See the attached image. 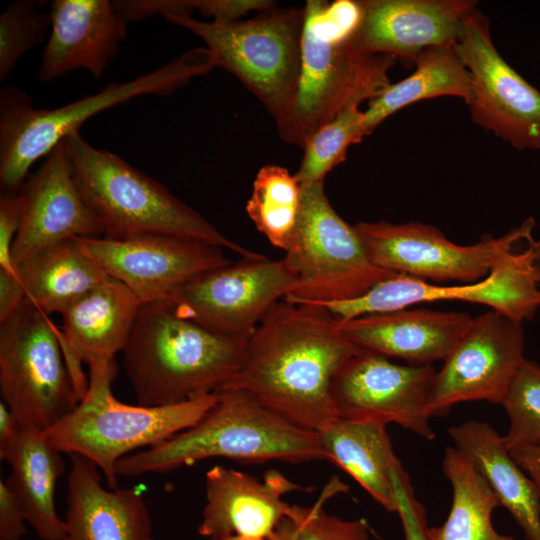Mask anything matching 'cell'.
I'll return each instance as SVG.
<instances>
[{"instance_id":"83f0119b","label":"cell","mask_w":540,"mask_h":540,"mask_svg":"<svg viewBox=\"0 0 540 540\" xmlns=\"http://www.w3.org/2000/svg\"><path fill=\"white\" fill-rule=\"evenodd\" d=\"M15 271L22 301L47 315L62 314L109 276L81 250L75 239L44 248Z\"/></svg>"},{"instance_id":"8d00e7d4","label":"cell","mask_w":540,"mask_h":540,"mask_svg":"<svg viewBox=\"0 0 540 540\" xmlns=\"http://www.w3.org/2000/svg\"><path fill=\"white\" fill-rule=\"evenodd\" d=\"M23 214V201L19 192H4L0 197V272L16 274L11 251L19 231Z\"/></svg>"},{"instance_id":"e0dca14e","label":"cell","mask_w":540,"mask_h":540,"mask_svg":"<svg viewBox=\"0 0 540 540\" xmlns=\"http://www.w3.org/2000/svg\"><path fill=\"white\" fill-rule=\"evenodd\" d=\"M522 323L490 310L473 317L464 335L436 372L431 417L467 401L502 403L524 361Z\"/></svg>"},{"instance_id":"ba28073f","label":"cell","mask_w":540,"mask_h":540,"mask_svg":"<svg viewBox=\"0 0 540 540\" xmlns=\"http://www.w3.org/2000/svg\"><path fill=\"white\" fill-rule=\"evenodd\" d=\"M200 38L214 67L233 74L275 120L289 107L299 80L304 7L259 11L248 20L201 21L164 16Z\"/></svg>"},{"instance_id":"d6986e66","label":"cell","mask_w":540,"mask_h":540,"mask_svg":"<svg viewBox=\"0 0 540 540\" xmlns=\"http://www.w3.org/2000/svg\"><path fill=\"white\" fill-rule=\"evenodd\" d=\"M360 16L353 33L368 53L413 62L428 48L453 46L472 0H358Z\"/></svg>"},{"instance_id":"9c48e42d","label":"cell","mask_w":540,"mask_h":540,"mask_svg":"<svg viewBox=\"0 0 540 540\" xmlns=\"http://www.w3.org/2000/svg\"><path fill=\"white\" fill-rule=\"evenodd\" d=\"M2 401L22 426L46 431L82 399L67 365L60 330L29 302L0 322Z\"/></svg>"},{"instance_id":"7402d4cb","label":"cell","mask_w":540,"mask_h":540,"mask_svg":"<svg viewBox=\"0 0 540 540\" xmlns=\"http://www.w3.org/2000/svg\"><path fill=\"white\" fill-rule=\"evenodd\" d=\"M141 306L127 286L108 276L62 313L60 342L82 398L88 381L81 364L115 363V355L124 349Z\"/></svg>"},{"instance_id":"484cf974","label":"cell","mask_w":540,"mask_h":540,"mask_svg":"<svg viewBox=\"0 0 540 540\" xmlns=\"http://www.w3.org/2000/svg\"><path fill=\"white\" fill-rule=\"evenodd\" d=\"M62 454L44 431L22 426L19 439L5 462L11 473L6 482L18 499L26 522L42 540H65L66 525L57 514L55 489L65 466Z\"/></svg>"},{"instance_id":"ab89813d","label":"cell","mask_w":540,"mask_h":540,"mask_svg":"<svg viewBox=\"0 0 540 540\" xmlns=\"http://www.w3.org/2000/svg\"><path fill=\"white\" fill-rule=\"evenodd\" d=\"M22 425L9 407L0 403V458L5 461L16 445Z\"/></svg>"},{"instance_id":"60d3db41","label":"cell","mask_w":540,"mask_h":540,"mask_svg":"<svg viewBox=\"0 0 540 540\" xmlns=\"http://www.w3.org/2000/svg\"><path fill=\"white\" fill-rule=\"evenodd\" d=\"M509 452L535 485L540 499V446L513 448Z\"/></svg>"},{"instance_id":"52a82bcc","label":"cell","mask_w":540,"mask_h":540,"mask_svg":"<svg viewBox=\"0 0 540 540\" xmlns=\"http://www.w3.org/2000/svg\"><path fill=\"white\" fill-rule=\"evenodd\" d=\"M116 372V363L89 367L83 398L67 416L44 431L47 441L61 453L77 454L93 462L111 489L118 487L116 465L120 459L192 427L216 401L214 392L161 407L128 405L112 393Z\"/></svg>"},{"instance_id":"74e56055","label":"cell","mask_w":540,"mask_h":540,"mask_svg":"<svg viewBox=\"0 0 540 540\" xmlns=\"http://www.w3.org/2000/svg\"><path fill=\"white\" fill-rule=\"evenodd\" d=\"M190 12L198 11L212 21L239 20L249 12H259L276 5L268 0H185Z\"/></svg>"},{"instance_id":"cb8c5ba5","label":"cell","mask_w":540,"mask_h":540,"mask_svg":"<svg viewBox=\"0 0 540 540\" xmlns=\"http://www.w3.org/2000/svg\"><path fill=\"white\" fill-rule=\"evenodd\" d=\"M69 456L65 540H154L139 488H105L93 462Z\"/></svg>"},{"instance_id":"30bf717a","label":"cell","mask_w":540,"mask_h":540,"mask_svg":"<svg viewBox=\"0 0 540 540\" xmlns=\"http://www.w3.org/2000/svg\"><path fill=\"white\" fill-rule=\"evenodd\" d=\"M284 259L297 280L284 300L297 304L353 300L397 275L371 261L354 226L331 206L324 183L302 185L296 241Z\"/></svg>"},{"instance_id":"277c9868","label":"cell","mask_w":540,"mask_h":540,"mask_svg":"<svg viewBox=\"0 0 540 540\" xmlns=\"http://www.w3.org/2000/svg\"><path fill=\"white\" fill-rule=\"evenodd\" d=\"M246 345L178 316L165 302L146 303L122 362L137 405L161 407L221 389L240 369Z\"/></svg>"},{"instance_id":"2e32d148","label":"cell","mask_w":540,"mask_h":540,"mask_svg":"<svg viewBox=\"0 0 540 540\" xmlns=\"http://www.w3.org/2000/svg\"><path fill=\"white\" fill-rule=\"evenodd\" d=\"M75 241L142 304L168 302L191 279L231 263L219 246L171 234L147 233L119 239L83 237Z\"/></svg>"},{"instance_id":"7bdbcfd3","label":"cell","mask_w":540,"mask_h":540,"mask_svg":"<svg viewBox=\"0 0 540 540\" xmlns=\"http://www.w3.org/2000/svg\"><path fill=\"white\" fill-rule=\"evenodd\" d=\"M220 540H265V539H251V538H245L241 536H230V537H226Z\"/></svg>"},{"instance_id":"6da1fadb","label":"cell","mask_w":540,"mask_h":540,"mask_svg":"<svg viewBox=\"0 0 540 540\" xmlns=\"http://www.w3.org/2000/svg\"><path fill=\"white\" fill-rule=\"evenodd\" d=\"M361 350L324 307L283 299L259 324L240 369L221 389L245 391L291 423L318 432L337 418L335 374Z\"/></svg>"},{"instance_id":"836d02e7","label":"cell","mask_w":540,"mask_h":540,"mask_svg":"<svg viewBox=\"0 0 540 540\" xmlns=\"http://www.w3.org/2000/svg\"><path fill=\"white\" fill-rule=\"evenodd\" d=\"M50 13H41L38 2L16 0L0 16V80L10 76L18 60L46 38Z\"/></svg>"},{"instance_id":"ffe728a7","label":"cell","mask_w":540,"mask_h":540,"mask_svg":"<svg viewBox=\"0 0 540 540\" xmlns=\"http://www.w3.org/2000/svg\"><path fill=\"white\" fill-rule=\"evenodd\" d=\"M277 470L261 482L247 473L216 465L205 475L206 503L198 533L212 540L230 536L270 540L293 506L282 496L304 490Z\"/></svg>"},{"instance_id":"f546056e","label":"cell","mask_w":540,"mask_h":540,"mask_svg":"<svg viewBox=\"0 0 540 540\" xmlns=\"http://www.w3.org/2000/svg\"><path fill=\"white\" fill-rule=\"evenodd\" d=\"M443 472L452 487L449 515L428 528L429 540H515L498 533L492 513L499 500L470 459L456 447L445 450Z\"/></svg>"},{"instance_id":"f35d334b","label":"cell","mask_w":540,"mask_h":540,"mask_svg":"<svg viewBox=\"0 0 540 540\" xmlns=\"http://www.w3.org/2000/svg\"><path fill=\"white\" fill-rule=\"evenodd\" d=\"M24 511L6 480H0V540H21L26 534Z\"/></svg>"},{"instance_id":"4fadbf2b","label":"cell","mask_w":540,"mask_h":540,"mask_svg":"<svg viewBox=\"0 0 540 540\" xmlns=\"http://www.w3.org/2000/svg\"><path fill=\"white\" fill-rule=\"evenodd\" d=\"M297 280L285 259L264 255L202 273L165 302L180 317L212 333L247 344L273 307L290 295Z\"/></svg>"},{"instance_id":"3957f363","label":"cell","mask_w":540,"mask_h":540,"mask_svg":"<svg viewBox=\"0 0 540 540\" xmlns=\"http://www.w3.org/2000/svg\"><path fill=\"white\" fill-rule=\"evenodd\" d=\"M215 393V403L195 425L123 457L117 475L165 473L214 457L246 464L326 459L318 432L291 423L245 391L225 388Z\"/></svg>"},{"instance_id":"4dcf8cb0","label":"cell","mask_w":540,"mask_h":540,"mask_svg":"<svg viewBox=\"0 0 540 540\" xmlns=\"http://www.w3.org/2000/svg\"><path fill=\"white\" fill-rule=\"evenodd\" d=\"M302 204V185L295 174L279 165L257 172L246 212L257 230L286 253L296 241Z\"/></svg>"},{"instance_id":"1f68e13d","label":"cell","mask_w":540,"mask_h":540,"mask_svg":"<svg viewBox=\"0 0 540 540\" xmlns=\"http://www.w3.org/2000/svg\"><path fill=\"white\" fill-rule=\"evenodd\" d=\"M362 116L359 106L345 109L306 140L295 173L301 185L324 183L326 175L345 160L348 148L365 137Z\"/></svg>"},{"instance_id":"5b68a950","label":"cell","mask_w":540,"mask_h":540,"mask_svg":"<svg viewBox=\"0 0 540 540\" xmlns=\"http://www.w3.org/2000/svg\"><path fill=\"white\" fill-rule=\"evenodd\" d=\"M205 47H196L165 65L127 82H112L94 94L57 108H37L32 99L14 87L0 92V184L3 192L16 193L31 167L90 118L144 95L165 96L213 69Z\"/></svg>"},{"instance_id":"b9f144b4","label":"cell","mask_w":540,"mask_h":540,"mask_svg":"<svg viewBox=\"0 0 540 540\" xmlns=\"http://www.w3.org/2000/svg\"><path fill=\"white\" fill-rule=\"evenodd\" d=\"M296 531L295 523L290 518H285L270 540H296Z\"/></svg>"},{"instance_id":"d6a6232c","label":"cell","mask_w":540,"mask_h":540,"mask_svg":"<svg viewBox=\"0 0 540 540\" xmlns=\"http://www.w3.org/2000/svg\"><path fill=\"white\" fill-rule=\"evenodd\" d=\"M509 418L508 450L540 446V366L526 358L501 403Z\"/></svg>"},{"instance_id":"44dd1931","label":"cell","mask_w":540,"mask_h":540,"mask_svg":"<svg viewBox=\"0 0 540 540\" xmlns=\"http://www.w3.org/2000/svg\"><path fill=\"white\" fill-rule=\"evenodd\" d=\"M38 78L55 80L77 69L102 78L127 36V21L108 0H54Z\"/></svg>"},{"instance_id":"ac0fdd59","label":"cell","mask_w":540,"mask_h":540,"mask_svg":"<svg viewBox=\"0 0 540 540\" xmlns=\"http://www.w3.org/2000/svg\"><path fill=\"white\" fill-rule=\"evenodd\" d=\"M19 193L23 214L11 251L14 269L51 245L104 233L75 185L64 141L29 175Z\"/></svg>"},{"instance_id":"d4e9b609","label":"cell","mask_w":540,"mask_h":540,"mask_svg":"<svg viewBox=\"0 0 540 540\" xmlns=\"http://www.w3.org/2000/svg\"><path fill=\"white\" fill-rule=\"evenodd\" d=\"M455 447L485 479L500 506L524 531L527 540H540V499L527 474L511 457L503 437L488 423L469 420L448 430Z\"/></svg>"},{"instance_id":"9a60e30c","label":"cell","mask_w":540,"mask_h":540,"mask_svg":"<svg viewBox=\"0 0 540 540\" xmlns=\"http://www.w3.org/2000/svg\"><path fill=\"white\" fill-rule=\"evenodd\" d=\"M435 376L432 365H399L362 349L334 376L331 396L336 415L394 423L432 441L429 404Z\"/></svg>"},{"instance_id":"7a4b0ae2","label":"cell","mask_w":540,"mask_h":540,"mask_svg":"<svg viewBox=\"0 0 540 540\" xmlns=\"http://www.w3.org/2000/svg\"><path fill=\"white\" fill-rule=\"evenodd\" d=\"M303 7L299 80L289 107L276 120L280 138L300 148L343 110L381 95L391 85L388 73L397 60L357 46V1L309 0Z\"/></svg>"},{"instance_id":"7c38bea8","label":"cell","mask_w":540,"mask_h":540,"mask_svg":"<svg viewBox=\"0 0 540 540\" xmlns=\"http://www.w3.org/2000/svg\"><path fill=\"white\" fill-rule=\"evenodd\" d=\"M535 225L529 217L501 237L488 235L472 245L453 243L438 228L421 222L361 221L354 229L381 269L429 283L470 284L484 279L504 255L531 239Z\"/></svg>"},{"instance_id":"e575fe53","label":"cell","mask_w":540,"mask_h":540,"mask_svg":"<svg viewBox=\"0 0 540 540\" xmlns=\"http://www.w3.org/2000/svg\"><path fill=\"white\" fill-rule=\"evenodd\" d=\"M348 489V485L334 478L314 505H293L288 518L296 525V540H369L365 520H344L326 513L322 508L329 497Z\"/></svg>"},{"instance_id":"5bb4252c","label":"cell","mask_w":540,"mask_h":540,"mask_svg":"<svg viewBox=\"0 0 540 540\" xmlns=\"http://www.w3.org/2000/svg\"><path fill=\"white\" fill-rule=\"evenodd\" d=\"M453 49L470 74L472 120L516 149H540V91L499 54L481 11L466 15Z\"/></svg>"},{"instance_id":"8992f818","label":"cell","mask_w":540,"mask_h":540,"mask_svg":"<svg viewBox=\"0 0 540 540\" xmlns=\"http://www.w3.org/2000/svg\"><path fill=\"white\" fill-rule=\"evenodd\" d=\"M64 146L75 185L100 219L105 237L171 234L227 248L242 258L262 256L229 239L164 185L117 154L92 146L79 132L67 137Z\"/></svg>"},{"instance_id":"603a6c76","label":"cell","mask_w":540,"mask_h":540,"mask_svg":"<svg viewBox=\"0 0 540 540\" xmlns=\"http://www.w3.org/2000/svg\"><path fill=\"white\" fill-rule=\"evenodd\" d=\"M472 318L463 312L408 307L338 322L344 336L363 350L411 365H432L448 357Z\"/></svg>"},{"instance_id":"4316f807","label":"cell","mask_w":540,"mask_h":540,"mask_svg":"<svg viewBox=\"0 0 540 540\" xmlns=\"http://www.w3.org/2000/svg\"><path fill=\"white\" fill-rule=\"evenodd\" d=\"M318 434L326 459L348 473L386 511L396 512L391 469L400 461L386 425L337 417Z\"/></svg>"},{"instance_id":"f1b7e54d","label":"cell","mask_w":540,"mask_h":540,"mask_svg":"<svg viewBox=\"0 0 540 540\" xmlns=\"http://www.w3.org/2000/svg\"><path fill=\"white\" fill-rule=\"evenodd\" d=\"M415 71L391 84L381 95L369 101L363 112L365 136L386 118L402 108L439 96H456L467 104L471 96L470 74L455 53L453 46H437L424 50L413 60Z\"/></svg>"},{"instance_id":"d590c367","label":"cell","mask_w":540,"mask_h":540,"mask_svg":"<svg viewBox=\"0 0 540 540\" xmlns=\"http://www.w3.org/2000/svg\"><path fill=\"white\" fill-rule=\"evenodd\" d=\"M391 482L405 540H429L425 509L416 498L410 477L400 462L391 469Z\"/></svg>"},{"instance_id":"8fae6325","label":"cell","mask_w":540,"mask_h":540,"mask_svg":"<svg viewBox=\"0 0 540 540\" xmlns=\"http://www.w3.org/2000/svg\"><path fill=\"white\" fill-rule=\"evenodd\" d=\"M540 239H530L504 255L482 280L466 285H435L405 275H394L365 295L348 301L321 304L338 321L385 313L421 302L442 300L483 304L522 323L540 307Z\"/></svg>"}]
</instances>
